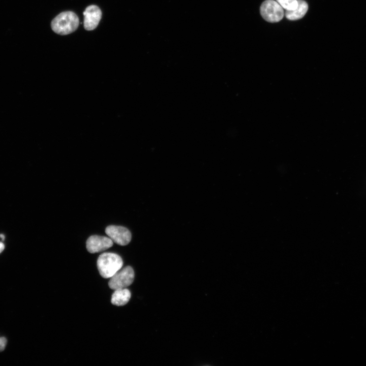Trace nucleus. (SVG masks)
I'll return each instance as SVG.
<instances>
[{
    "label": "nucleus",
    "instance_id": "f03ea898",
    "mask_svg": "<svg viewBox=\"0 0 366 366\" xmlns=\"http://www.w3.org/2000/svg\"><path fill=\"white\" fill-rule=\"evenodd\" d=\"M123 264L122 258L113 253H104L100 255L98 260V267L101 276L108 279L120 270Z\"/></svg>",
    "mask_w": 366,
    "mask_h": 366
},
{
    "label": "nucleus",
    "instance_id": "39448f33",
    "mask_svg": "<svg viewBox=\"0 0 366 366\" xmlns=\"http://www.w3.org/2000/svg\"><path fill=\"white\" fill-rule=\"evenodd\" d=\"M106 233L113 242L121 246L128 245L131 240V233L124 227L110 225L106 228Z\"/></svg>",
    "mask_w": 366,
    "mask_h": 366
},
{
    "label": "nucleus",
    "instance_id": "423d86ee",
    "mask_svg": "<svg viewBox=\"0 0 366 366\" xmlns=\"http://www.w3.org/2000/svg\"><path fill=\"white\" fill-rule=\"evenodd\" d=\"M83 26L87 31H93L98 26L102 18V12L97 6H90L86 8L83 13Z\"/></svg>",
    "mask_w": 366,
    "mask_h": 366
},
{
    "label": "nucleus",
    "instance_id": "9b49d317",
    "mask_svg": "<svg viewBox=\"0 0 366 366\" xmlns=\"http://www.w3.org/2000/svg\"><path fill=\"white\" fill-rule=\"evenodd\" d=\"M7 344V340L6 338H0V351H3L5 349Z\"/></svg>",
    "mask_w": 366,
    "mask_h": 366
},
{
    "label": "nucleus",
    "instance_id": "ddd939ff",
    "mask_svg": "<svg viewBox=\"0 0 366 366\" xmlns=\"http://www.w3.org/2000/svg\"><path fill=\"white\" fill-rule=\"evenodd\" d=\"M0 238H1L3 241H4L5 239V235H4L3 234L0 235Z\"/></svg>",
    "mask_w": 366,
    "mask_h": 366
},
{
    "label": "nucleus",
    "instance_id": "7ed1b4c3",
    "mask_svg": "<svg viewBox=\"0 0 366 366\" xmlns=\"http://www.w3.org/2000/svg\"><path fill=\"white\" fill-rule=\"evenodd\" d=\"M260 14L269 23H278L283 20L285 16L284 9L274 0H266L260 7Z\"/></svg>",
    "mask_w": 366,
    "mask_h": 366
},
{
    "label": "nucleus",
    "instance_id": "0eeeda50",
    "mask_svg": "<svg viewBox=\"0 0 366 366\" xmlns=\"http://www.w3.org/2000/svg\"><path fill=\"white\" fill-rule=\"evenodd\" d=\"M86 244V249L89 253H96L112 247L113 241L109 238L96 235L89 237Z\"/></svg>",
    "mask_w": 366,
    "mask_h": 366
},
{
    "label": "nucleus",
    "instance_id": "20e7f679",
    "mask_svg": "<svg viewBox=\"0 0 366 366\" xmlns=\"http://www.w3.org/2000/svg\"><path fill=\"white\" fill-rule=\"evenodd\" d=\"M134 280V270L132 267L127 266L119 270L111 278L109 286L114 291L126 289L132 284Z\"/></svg>",
    "mask_w": 366,
    "mask_h": 366
},
{
    "label": "nucleus",
    "instance_id": "f257e3e1",
    "mask_svg": "<svg viewBox=\"0 0 366 366\" xmlns=\"http://www.w3.org/2000/svg\"><path fill=\"white\" fill-rule=\"evenodd\" d=\"M79 18L72 12L60 14L52 22L53 31L61 35H67L75 31L79 26Z\"/></svg>",
    "mask_w": 366,
    "mask_h": 366
},
{
    "label": "nucleus",
    "instance_id": "6e6552de",
    "mask_svg": "<svg viewBox=\"0 0 366 366\" xmlns=\"http://www.w3.org/2000/svg\"><path fill=\"white\" fill-rule=\"evenodd\" d=\"M131 297V292L127 288L116 290L112 296L111 302L117 306H124L129 302Z\"/></svg>",
    "mask_w": 366,
    "mask_h": 366
},
{
    "label": "nucleus",
    "instance_id": "9d476101",
    "mask_svg": "<svg viewBox=\"0 0 366 366\" xmlns=\"http://www.w3.org/2000/svg\"><path fill=\"white\" fill-rule=\"evenodd\" d=\"M276 2L286 11L295 10L298 6L297 0H276Z\"/></svg>",
    "mask_w": 366,
    "mask_h": 366
},
{
    "label": "nucleus",
    "instance_id": "f8f14e48",
    "mask_svg": "<svg viewBox=\"0 0 366 366\" xmlns=\"http://www.w3.org/2000/svg\"><path fill=\"white\" fill-rule=\"evenodd\" d=\"M5 244L2 242H0V253H1L5 250Z\"/></svg>",
    "mask_w": 366,
    "mask_h": 366
},
{
    "label": "nucleus",
    "instance_id": "1a4fd4ad",
    "mask_svg": "<svg viewBox=\"0 0 366 366\" xmlns=\"http://www.w3.org/2000/svg\"><path fill=\"white\" fill-rule=\"evenodd\" d=\"M308 10V5L307 3L303 0H299L297 8L294 11H287L286 16L289 20H298L305 16Z\"/></svg>",
    "mask_w": 366,
    "mask_h": 366
}]
</instances>
